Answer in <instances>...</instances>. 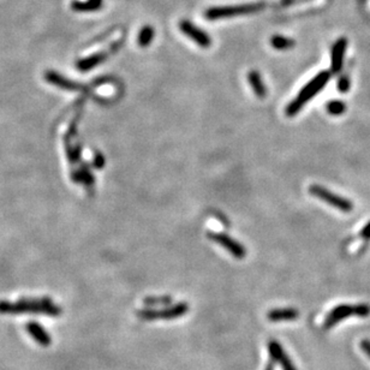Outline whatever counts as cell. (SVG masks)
<instances>
[{"label":"cell","instance_id":"cell-7","mask_svg":"<svg viewBox=\"0 0 370 370\" xmlns=\"http://www.w3.org/2000/svg\"><path fill=\"white\" fill-rule=\"evenodd\" d=\"M208 238L212 239L213 242L218 243L220 246L225 248L229 253L236 259H244L246 255V249L240 244L238 240L233 239L232 237L227 236L226 233H215L209 232Z\"/></svg>","mask_w":370,"mask_h":370},{"label":"cell","instance_id":"cell-10","mask_svg":"<svg viewBox=\"0 0 370 370\" xmlns=\"http://www.w3.org/2000/svg\"><path fill=\"white\" fill-rule=\"evenodd\" d=\"M45 79L48 83L53 84V86L62 88L64 90H70V91H86L83 89V86H81L80 83L73 82V81L67 80L66 77L62 76L56 71H47L45 73Z\"/></svg>","mask_w":370,"mask_h":370},{"label":"cell","instance_id":"cell-12","mask_svg":"<svg viewBox=\"0 0 370 370\" xmlns=\"http://www.w3.org/2000/svg\"><path fill=\"white\" fill-rule=\"evenodd\" d=\"M300 316V311L294 308H283L273 309L267 314L268 320L270 322H281V321H294Z\"/></svg>","mask_w":370,"mask_h":370},{"label":"cell","instance_id":"cell-25","mask_svg":"<svg viewBox=\"0 0 370 370\" xmlns=\"http://www.w3.org/2000/svg\"><path fill=\"white\" fill-rule=\"evenodd\" d=\"M361 236L364 239H370V223H368L363 227V230L361 231Z\"/></svg>","mask_w":370,"mask_h":370},{"label":"cell","instance_id":"cell-2","mask_svg":"<svg viewBox=\"0 0 370 370\" xmlns=\"http://www.w3.org/2000/svg\"><path fill=\"white\" fill-rule=\"evenodd\" d=\"M331 79V72L329 71H322L313 80L305 86L303 89L300 91L297 97L292 103H290L286 108V114L288 117H293L300 112L308 101H310L315 95H317L320 91L324 89V87L327 84V82Z\"/></svg>","mask_w":370,"mask_h":370},{"label":"cell","instance_id":"cell-20","mask_svg":"<svg viewBox=\"0 0 370 370\" xmlns=\"http://www.w3.org/2000/svg\"><path fill=\"white\" fill-rule=\"evenodd\" d=\"M346 105L340 100L329 101L327 104V112L333 115H340L345 112Z\"/></svg>","mask_w":370,"mask_h":370},{"label":"cell","instance_id":"cell-9","mask_svg":"<svg viewBox=\"0 0 370 370\" xmlns=\"http://www.w3.org/2000/svg\"><path fill=\"white\" fill-rule=\"evenodd\" d=\"M179 27H181L182 32L184 33L185 35H188L190 39H192L199 46L207 48V47L212 45V40H210L208 34L198 28V27H195L189 21H182Z\"/></svg>","mask_w":370,"mask_h":370},{"label":"cell","instance_id":"cell-23","mask_svg":"<svg viewBox=\"0 0 370 370\" xmlns=\"http://www.w3.org/2000/svg\"><path fill=\"white\" fill-rule=\"evenodd\" d=\"M104 164H105V159L101 154H97L96 157H95L94 159V165L95 167L97 168H103L104 167Z\"/></svg>","mask_w":370,"mask_h":370},{"label":"cell","instance_id":"cell-3","mask_svg":"<svg viewBox=\"0 0 370 370\" xmlns=\"http://www.w3.org/2000/svg\"><path fill=\"white\" fill-rule=\"evenodd\" d=\"M370 315V307L368 304H340L329 311L325 320V328H331L338 322H340L344 318L349 316H359L365 317Z\"/></svg>","mask_w":370,"mask_h":370},{"label":"cell","instance_id":"cell-1","mask_svg":"<svg viewBox=\"0 0 370 370\" xmlns=\"http://www.w3.org/2000/svg\"><path fill=\"white\" fill-rule=\"evenodd\" d=\"M0 314H43L48 316H58L62 314V309L54 304L50 298L19 300L16 303L2 301Z\"/></svg>","mask_w":370,"mask_h":370},{"label":"cell","instance_id":"cell-24","mask_svg":"<svg viewBox=\"0 0 370 370\" xmlns=\"http://www.w3.org/2000/svg\"><path fill=\"white\" fill-rule=\"evenodd\" d=\"M361 349L363 350V352H364V354L370 358V341L369 340H363L361 342Z\"/></svg>","mask_w":370,"mask_h":370},{"label":"cell","instance_id":"cell-18","mask_svg":"<svg viewBox=\"0 0 370 370\" xmlns=\"http://www.w3.org/2000/svg\"><path fill=\"white\" fill-rule=\"evenodd\" d=\"M153 37H154V29L152 27H143L138 34V45L141 47H147L151 45Z\"/></svg>","mask_w":370,"mask_h":370},{"label":"cell","instance_id":"cell-16","mask_svg":"<svg viewBox=\"0 0 370 370\" xmlns=\"http://www.w3.org/2000/svg\"><path fill=\"white\" fill-rule=\"evenodd\" d=\"M248 80H249V83L251 88H253L254 93H255L259 97H264L267 94L266 86H264L262 79H261L260 73L257 71H250L249 75H248Z\"/></svg>","mask_w":370,"mask_h":370},{"label":"cell","instance_id":"cell-14","mask_svg":"<svg viewBox=\"0 0 370 370\" xmlns=\"http://www.w3.org/2000/svg\"><path fill=\"white\" fill-rule=\"evenodd\" d=\"M107 58V54L106 53H95L93 54V56H89L87 58H84V59H81L77 62L76 66L77 69H79L80 71H82V72H87V71H89L91 69H94L95 66L100 65L101 63H104L105 60H106Z\"/></svg>","mask_w":370,"mask_h":370},{"label":"cell","instance_id":"cell-26","mask_svg":"<svg viewBox=\"0 0 370 370\" xmlns=\"http://www.w3.org/2000/svg\"><path fill=\"white\" fill-rule=\"evenodd\" d=\"M264 370H274V362L272 361V359H270V362L268 363V364L266 365V368H264Z\"/></svg>","mask_w":370,"mask_h":370},{"label":"cell","instance_id":"cell-15","mask_svg":"<svg viewBox=\"0 0 370 370\" xmlns=\"http://www.w3.org/2000/svg\"><path fill=\"white\" fill-rule=\"evenodd\" d=\"M101 8H103V0H86V2L75 0L71 3V9L76 12H93Z\"/></svg>","mask_w":370,"mask_h":370},{"label":"cell","instance_id":"cell-17","mask_svg":"<svg viewBox=\"0 0 370 370\" xmlns=\"http://www.w3.org/2000/svg\"><path fill=\"white\" fill-rule=\"evenodd\" d=\"M270 45L276 50H288L294 46V41L291 39H287L285 36L276 35L270 39Z\"/></svg>","mask_w":370,"mask_h":370},{"label":"cell","instance_id":"cell-11","mask_svg":"<svg viewBox=\"0 0 370 370\" xmlns=\"http://www.w3.org/2000/svg\"><path fill=\"white\" fill-rule=\"evenodd\" d=\"M346 46H348V41H346L345 37H341V39L337 40L333 47H332L331 70L333 73L340 72V70L342 69Z\"/></svg>","mask_w":370,"mask_h":370},{"label":"cell","instance_id":"cell-4","mask_svg":"<svg viewBox=\"0 0 370 370\" xmlns=\"http://www.w3.org/2000/svg\"><path fill=\"white\" fill-rule=\"evenodd\" d=\"M189 310V305L186 303H178L176 305H169L162 309H142L137 311V316L144 321H155L158 318L171 320V318L181 317Z\"/></svg>","mask_w":370,"mask_h":370},{"label":"cell","instance_id":"cell-13","mask_svg":"<svg viewBox=\"0 0 370 370\" xmlns=\"http://www.w3.org/2000/svg\"><path fill=\"white\" fill-rule=\"evenodd\" d=\"M27 331H28V333L32 335V338L37 344L42 346H48L52 342V339H51L50 334L45 331V328L41 325L36 324V322H29L27 325Z\"/></svg>","mask_w":370,"mask_h":370},{"label":"cell","instance_id":"cell-19","mask_svg":"<svg viewBox=\"0 0 370 370\" xmlns=\"http://www.w3.org/2000/svg\"><path fill=\"white\" fill-rule=\"evenodd\" d=\"M172 303V298L168 296L159 297H147L144 300V304L147 307H169Z\"/></svg>","mask_w":370,"mask_h":370},{"label":"cell","instance_id":"cell-5","mask_svg":"<svg viewBox=\"0 0 370 370\" xmlns=\"http://www.w3.org/2000/svg\"><path fill=\"white\" fill-rule=\"evenodd\" d=\"M263 8L264 5L262 3H257V4L236 5V6H218V8H212L207 10L206 17L208 19H218V18H224V17L250 15V13L259 12L260 10H262Z\"/></svg>","mask_w":370,"mask_h":370},{"label":"cell","instance_id":"cell-22","mask_svg":"<svg viewBox=\"0 0 370 370\" xmlns=\"http://www.w3.org/2000/svg\"><path fill=\"white\" fill-rule=\"evenodd\" d=\"M350 86H351V82H350L348 76H341L339 77L337 82V88L340 93H346L350 89Z\"/></svg>","mask_w":370,"mask_h":370},{"label":"cell","instance_id":"cell-21","mask_svg":"<svg viewBox=\"0 0 370 370\" xmlns=\"http://www.w3.org/2000/svg\"><path fill=\"white\" fill-rule=\"evenodd\" d=\"M75 176H76V177H75V181L82 182L83 184H86V186H93L94 177L88 168L82 169V171H80L79 175H75Z\"/></svg>","mask_w":370,"mask_h":370},{"label":"cell","instance_id":"cell-8","mask_svg":"<svg viewBox=\"0 0 370 370\" xmlns=\"http://www.w3.org/2000/svg\"><path fill=\"white\" fill-rule=\"evenodd\" d=\"M268 352H269L270 359L274 363H279L283 370H297L293 362L288 357L285 350L281 345L276 340H270L268 342Z\"/></svg>","mask_w":370,"mask_h":370},{"label":"cell","instance_id":"cell-6","mask_svg":"<svg viewBox=\"0 0 370 370\" xmlns=\"http://www.w3.org/2000/svg\"><path fill=\"white\" fill-rule=\"evenodd\" d=\"M309 191H310L311 195L315 196V198L322 200V201L328 203L329 206L334 207V208L341 210V212H351L352 208H354L351 201L341 198V196L335 195L334 192L322 188L321 185H317V184L311 185L310 188H309Z\"/></svg>","mask_w":370,"mask_h":370}]
</instances>
